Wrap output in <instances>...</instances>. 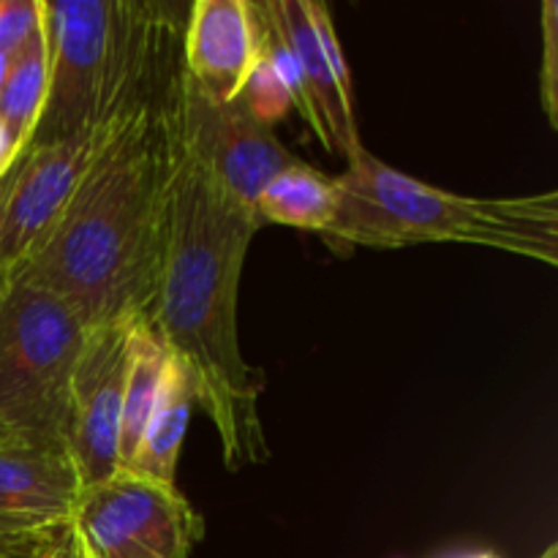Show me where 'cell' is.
<instances>
[{
  "label": "cell",
  "instance_id": "cb8c5ba5",
  "mask_svg": "<svg viewBox=\"0 0 558 558\" xmlns=\"http://www.w3.org/2000/svg\"><path fill=\"white\" fill-rule=\"evenodd\" d=\"M466 558H499V556H494V554H477V556H466Z\"/></svg>",
  "mask_w": 558,
  "mask_h": 558
},
{
  "label": "cell",
  "instance_id": "277c9868",
  "mask_svg": "<svg viewBox=\"0 0 558 558\" xmlns=\"http://www.w3.org/2000/svg\"><path fill=\"white\" fill-rule=\"evenodd\" d=\"M90 327L41 283L0 276V420L20 439L65 450L74 365Z\"/></svg>",
  "mask_w": 558,
  "mask_h": 558
},
{
  "label": "cell",
  "instance_id": "603a6c76",
  "mask_svg": "<svg viewBox=\"0 0 558 558\" xmlns=\"http://www.w3.org/2000/svg\"><path fill=\"white\" fill-rule=\"evenodd\" d=\"M539 558H558V545L556 543L548 545V548H545V554L539 556Z\"/></svg>",
  "mask_w": 558,
  "mask_h": 558
},
{
  "label": "cell",
  "instance_id": "7a4b0ae2",
  "mask_svg": "<svg viewBox=\"0 0 558 558\" xmlns=\"http://www.w3.org/2000/svg\"><path fill=\"white\" fill-rule=\"evenodd\" d=\"M180 156V74L104 147L47 243L9 272L60 294L87 327L147 319Z\"/></svg>",
  "mask_w": 558,
  "mask_h": 558
},
{
  "label": "cell",
  "instance_id": "8992f818",
  "mask_svg": "<svg viewBox=\"0 0 558 558\" xmlns=\"http://www.w3.org/2000/svg\"><path fill=\"white\" fill-rule=\"evenodd\" d=\"M71 521L90 558H191L205 534L178 485L129 469L82 485Z\"/></svg>",
  "mask_w": 558,
  "mask_h": 558
},
{
  "label": "cell",
  "instance_id": "ba28073f",
  "mask_svg": "<svg viewBox=\"0 0 558 558\" xmlns=\"http://www.w3.org/2000/svg\"><path fill=\"white\" fill-rule=\"evenodd\" d=\"M112 0H44L49 90L31 145L74 140L96 123L107 76Z\"/></svg>",
  "mask_w": 558,
  "mask_h": 558
},
{
  "label": "cell",
  "instance_id": "7402d4cb",
  "mask_svg": "<svg viewBox=\"0 0 558 558\" xmlns=\"http://www.w3.org/2000/svg\"><path fill=\"white\" fill-rule=\"evenodd\" d=\"M14 439H20V436L14 434V430H9L3 425V420H0V445H5V441H14Z\"/></svg>",
  "mask_w": 558,
  "mask_h": 558
},
{
  "label": "cell",
  "instance_id": "ac0fdd59",
  "mask_svg": "<svg viewBox=\"0 0 558 558\" xmlns=\"http://www.w3.org/2000/svg\"><path fill=\"white\" fill-rule=\"evenodd\" d=\"M41 25L44 0H0V52H20Z\"/></svg>",
  "mask_w": 558,
  "mask_h": 558
},
{
  "label": "cell",
  "instance_id": "2e32d148",
  "mask_svg": "<svg viewBox=\"0 0 558 558\" xmlns=\"http://www.w3.org/2000/svg\"><path fill=\"white\" fill-rule=\"evenodd\" d=\"M49 90V49L44 25L11 58L9 76L0 90V120L25 153L41 123Z\"/></svg>",
  "mask_w": 558,
  "mask_h": 558
},
{
  "label": "cell",
  "instance_id": "6da1fadb",
  "mask_svg": "<svg viewBox=\"0 0 558 558\" xmlns=\"http://www.w3.org/2000/svg\"><path fill=\"white\" fill-rule=\"evenodd\" d=\"M262 221L191 153L180 156L169 191L167 245L150 325L210 417L229 472L267 458L259 398L265 376L245 363L238 338V292Z\"/></svg>",
  "mask_w": 558,
  "mask_h": 558
},
{
  "label": "cell",
  "instance_id": "4fadbf2b",
  "mask_svg": "<svg viewBox=\"0 0 558 558\" xmlns=\"http://www.w3.org/2000/svg\"><path fill=\"white\" fill-rule=\"evenodd\" d=\"M194 407L196 398L189 374L169 354L161 390H158V401L153 407L150 420H147V428L142 434L140 447H136L134 458H131V463L125 469L136 474H145V477L156 480V483L174 485L180 447H183L185 430H189L191 417H194Z\"/></svg>",
  "mask_w": 558,
  "mask_h": 558
},
{
  "label": "cell",
  "instance_id": "3957f363",
  "mask_svg": "<svg viewBox=\"0 0 558 558\" xmlns=\"http://www.w3.org/2000/svg\"><path fill=\"white\" fill-rule=\"evenodd\" d=\"M338 210L322 238L363 248L423 243L485 245L558 265V191L463 196L423 183L363 150L336 178Z\"/></svg>",
  "mask_w": 558,
  "mask_h": 558
},
{
  "label": "cell",
  "instance_id": "5b68a950",
  "mask_svg": "<svg viewBox=\"0 0 558 558\" xmlns=\"http://www.w3.org/2000/svg\"><path fill=\"white\" fill-rule=\"evenodd\" d=\"M161 96L147 101L104 96L96 125L87 134L52 145H31L22 153L9 178L0 180V276L25 265L47 243L104 147L136 118L140 109Z\"/></svg>",
  "mask_w": 558,
  "mask_h": 558
},
{
  "label": "cell",
  "instance_id": "d6986e66",
  "mask_svg": "<svg viewBox=\"0 0 558 558\" xmlns=\"http://www.w3.org/2000/svg\"><path fill=\"white\" fill-rule=\"evenodd\" d=\"M543 107L550 129H558V3H543Z\"/></svg>",
  "mask_w": 558,
  "mask_h": 558
},
{
  "label": "cell",
  "instance_id": "9a60e30c",
  "mask_svg": "<svg viewBox=\"0 0 558 558\" xmlns=\"http://www.w3.org/2000/svg\"><path fill=\"white\" fill-rule=\"evenodd\" d=\"M169 352L153 330L150 319H140L131 327V363L125 379L123 414H120V469H125L140 447L153 407L158 401Z\"/></svg>",
  "mask_w": 558,
  "mask_h": 558
},
{
  "label": "cell",
  "instance_id": "8fae6325",
  "mask_svg": "<svg viewBox=\"0 0 558 558\" xmlns=\"http://www.w3.org/2000/svg\"><path fill=\"white\" fill-rule=\"evenodd\" d=\"M259 16L248 0H196L189 9L180 69L213 104H232L259 58Z\"/></svg>",
  "mask_w": 558,
  "mask_h": 558
},
{
  "label": "cell",
  "instance_id": "9c48e42d",
  "mask_svg": "<svg viewBox=\"0 0 558 558\" xmlns=\"http://www.w3.org/2000/svg\"><path fill=\"white\" fill-rule=\"evenodd\" d=\"M134 322L140 319L93 327L71 374L65 452L82 485L101 483L120 469V414Z\"/></svg>",
  "mask_w": 558,
  "mask_h": 558
},
{
  "label": "cell",
  "instance_id": "7c38bea8",
  "mask_svg": "<svg viewBox=\"0 0 558 558\" xmlns=\"http://www.w3.org/2000/svg\"><path fill=\"white\" fill-rule=\"evenodd\" d=\"M80 474L60 447L14 439L0 445V534L69 521Z\"/></svg>",
  "mask_w": 558,
  "mask_h": 558
},
{
  "label": "cell",
  "instance_id": "ffe728a7",
  "mask_svg": "<svg viewBox=\"0 0 558 558\" xmlns=\"http://www.w3.org/2000/svg\"><path fill=\"white\" fill-rule=\"evenodd\" d=\"M22 158V150L20 145L14 142V136L9 134V129L3 125V120H0V180L9 178L11 169L16 167V161Z\"/></svg>",
  "mask_w": 558,
  "mask_h": 558
},
{
  "label": "cell",
  "instance_id": "44dd1931",
  "mask_svg": "<svg viewBox=\"0 0 558 558\" xmlns=\"http://www.w3.org/2000/svg\"><path fill=\"white\" fill-rule=\"evenodd\" d=\"M11 58H14V54H5V52H0V90H3V85H5V76H9V69H11Z\"/></svg>",
  "mask_w": 558,
  "mask_h": 558
},
{
  "label": "cell",
  "instance_id": "52a82bcc",
  "mask_svg": "<svg viewBox=\"0 0 558 558\" xmlns=\"http://www.w3.org/2000/svg\"><path fill=\"white\" fill-rule=\"evenodd\" d=\"M262 22L287 47L298 71L300 114L308 120L319 145L352 161L363 150L354 118L352 76L330 9L316 0H267L254 3Z\"/></svg>",
  "mask_w": 558,
  "mask_h": 558
},
{
  "label": "cell",
  "instance_id": "5bb4252c",
  "mask_svg": "<svg viewBox=\"0 0 558 558\" xmlns=\"http://www.w3.org/2000/svg\"><path fill=\"white\" fill-rule=\"evenodd\" d=\"M338 210L336 178H327L311 163L298 161L265 185L254 213L262 223L305 229L325 234Z\"/></svg>",
  "mask_w": 558,
  "mask_h": 558
},
{
  "label": "cell",
  "instance_id": "e0dca14e",
  "mask_svg": "<svg viewBox=\"0 0 558 558\" xmlns=\"http://www.w3.org/2000/svg\"><path fill=\"white\" fill-rule=\"evenodd\" d=\"M0 558H90L74 521L0 534Z\"/></svg>",
  "mask_w": 558,
  "mask_h": 558
},
{
  "label": "cell",
  "instance_id": "30bf717a",
  "mask_svg": "<svg viewBox=\"0 0 558 558\" xmlns=\"http://www.w3.org/2000/svg\"><path fill=\"white\" fill-rule=\"evenodd\" d=\"M180 129L185 145L213 178L254 210L265 185L300 161L240 101L213 104L189 85L180 69Z\"/></svg>",
  "mask_w": 558,
  "mask_h": 558
}]
</instances>
